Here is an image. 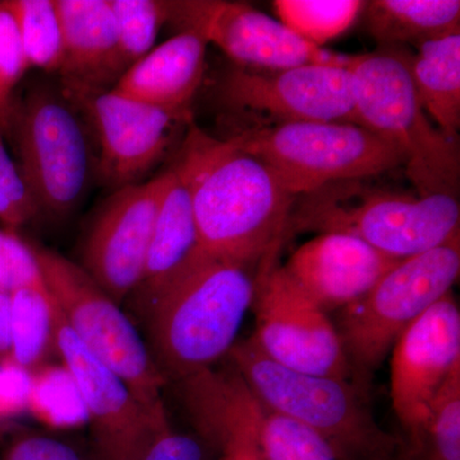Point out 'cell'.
<instances>
[{
  "label": "cell",
  "instance_id": "obj_1",
  "mask_svg": "<svg viewBox=\"0 0 460 460\" xmlns=\"http://www.w3.org/2000/svg\"><path fill=\"white\" fill-rule=\"evenodd\" d=\"M190 187L199 251L241 263L271 256L292 217L295 196L232 137L193 129L177 163Z\"/></svg>",
  "mask_w": 460,
  "mask_h": 460
},
{
  "label": "cell",
  "instance_id": "obj_2",
  "mask_svg": "<svg viewBox=\"0 0 460 460\" xmlns=\"http://www.w3.org/2000/svg\"><path fill=\"white\" fill-rule=\"evenodd\" d=\"M255 290L250 268L196 251L145 308L164 377L186 380L229 354Z\"/></svg>",
  "mask_w": 460,
  "mask_h": 460
},
{
  "label": "cell",
  "instance_id": "obj_3",
  "mask_svg": "<svg viewBox=\"0 0 460 460\" xmlns=\"http://www.w3.org/2000/svg\"><path fill=\"white\" fill-rule=\"evenodd\" d=\"M229 356L260 401L314 429L338 460H392L401 449V441L378 425L352 381L284 367L251 337L234 344Z\"/></svg>",
  "mask_w": 460,
  "mask_h": 460
},
{
  "label": "cell",
  "instance_id": "obj_4",
  "mask_svg": "<svg viewBox=\"0 0 460 460\" xmlns=\"http://www.w3.org/2000/svg\"><path fill=\"white\" fill-rule=\"evenodd\" d=\"M411 54L393 47L350 56L359 126L398 148L420 196L456 195L458 142L434 126L420 104L411 75Z\"/></svg>",
  "mask_w": 460,
  "mask_h": 460
},
{
  "label": "cell",
  "instance_id": "obj_5",
  "mask_svg": "<svg viewBox=\"0 0 460 460\" xmlns=\"http://www.w3.org/2000/svg\"><path fill=\"white\" fill-rule=\"evenodd\" d=\"M232 138L261 160L295 198L402 165L398 148L353 123H280Z\"/></svg>",
  "mask_w": 460,
  "mask_h": 460
},
{
  "label": "cell",
  "instance_id": "obj_6",
  "mask_svg": "<svg viewBox=\"0 0 460 460\" xmlns=\"http://www.w3.org/2000/svg\"><path fill=\"white\" fill-rule=\"evenodd\" d=\"M460 274L459 237L401 260L343 308L338 330L353 375L372 374L411 323L452 292Z\"/></svg>",
  "mask_w": 460,
  "mask_h": 460
},
{
  "label": "cell",
  "instance_id": "obj_7",
  "mask_svg": "<svg viewBox=\"0 0 460 460\" xmlns=\"http://www.w3.org/2000/svg\"><path fill=\"white\" fill-rule=\"evenodd\" d=\"M31 248L45 287L78 341L122 378L142 404L165 411L166 378L119 305L81 266L48 248Z\"/></svg>",
  "mask_w": 460,
  "mask_h": 460
},
{
  "label": "cell",
  "instance_id": "obj_8",
  "mask_svg": "<svg viewBox=\"0 0 460 460\" xmlns=\"http://www.w3.org/2000/svg\"><path fill=\"white\" fill-rule=\"evenodd\" d=\"M9 133L38 210L56 217L72 213L93 169L89 140L71 100L45 86L32 89L16 102Z\"/></svg>",
  "mask_w": 460,
  "mask_h": 460
},
{
  "label": "cell",
  "instance_id": "obj_9",
  "mask_svg": "<svg viewBox=\"0 0 460 460\" xmlns=\"http://www.w3.org/2000/svg\"><path fill=\"white\" fill-rule=\"evenodd\" d=\"M252 308L251 338L272 361L316 376L352 378L338 329L283 268L269 265L256 278Z\"/></svg>",
  "mask_w": 460,
  "mask_h": 460
},
{
  "label": "cell",
  "instance_id": "obj_10",
  "mask_svg": "<svg viewBox=\"0 0 460 460\" xmlns=\"http://www.w3.org/2000/svg\"><path fill=\"white\" fill-rule=\"evenodd\" d=\"M53 305L57 356L80 393L100 460H141L171 431L166 411L142 404L122 378L78 341L54 299Z\"/></svg>",
  "mask_w": 460,
  "mask_h": 460
},
{
  "label": "cell",
  "instance_id": "obj_11",
  "mask_svg": "<svg viewBox=\"0 0 460 460\" xmlns=\"http://www.w3.org/2000/svg\"><path fill=\"white\" fill-rule=\"evenodd\" d=\"M304 222L325 233L354 235L384 255L404 260L459 237L460 206L450 193L419 199L372 193L353 208L319 204Z\"/></svg>",
  "mask_w": 460,
  "mask_h": 460
},
{
  "label": "cell",
  "instance_id": "obj_12",
  "mask_svg": "<svg viewBox=\"0 0 460 460\" xmlns=\"http://www.w3.org/2000/svg\"><path fill=\"white\" fill-rule=\"evenodd\" d=\"M169 21L219 47L234 62L283 71L305 65H347L348 56L330 53L286 25L242 3L220 0L169 2Z\"/></svg>",
  "mask_w": 460,
  "mask_h": 460
},
{
  "label": "cell",
  "instance_id": "obj_13",
  "mask_svg": "<svg viewBox=\"0 0 460 460\" xmlns=\"http://www.w3.org/2000/svg\"><path fill=\"white\" fill-rule=\"evenodd\" d=\"M222 95L230 107L270 114L281 123L359 126L348 63L305 65L269 74L233 69L224 78Z\"/></svg>",
  "mask_w": 460,
  "mask_h": 460
},
{
  "label": "cell",
  "instance_id": "obj_14",
  "mask_svg": "<svg viewBox=\"0 0 460 460\" xmlns=\"http://www.w3.org/2000/svg\"><path fill=\"white\" fill-rule=\"evenodd\" d=\"M65 95L91 118L100 142L99 174L115 190L137 184L164 155L184 118L113 89L65 84Z\"/></svg>",
  "mask_w": 460,
  "mask_h": 460
},
{
  "label": "cell",
  "instance_id": "obj_15",
  "mask_svg": "<svg viewBox=\"0 0 460 460\" xmlns=\"http://www.w3.org/2000/svg\"><path fill=\"white\" fill-rule=\"evenodd\" d=\"M166 181L168 172L118 190L87 237L84 269L118 305L137 289L144 275Z\"/></svg>",
  "mask_w": 460,
  "mask_h": 460
},
{
  "label": "cell",
  "instance_id": "obj_16",
  "mask_svg": "<svg viewBox=\"0 0 460 460\" xmlns=\"http://www.w3.org/2000/svg\"><path fill=\"white\" fill-rule=\"evenodd\" d=\"M392 353L393 410L411 443L436 393L460 366V311L453 292L411 323Z\"/></svg>",
  "mask_w": 460,
  "mask_h": 460
},
{
  "label": "cell",
  "instance_id": "obj_17",
  "mask_svg": "<svg viewBox=\"0 0 460 460\" xmlns=\"http://www.w3.org/2000/svg\"><path fill=\"white\" fill-rule=\"evenodd\" d=\"M399 261L358 237L329 232L299 247L283 269L328 313L361 298Z\"/></svg>",
  "mask_w": 460,
  "mask_h": 460
},
{
  "label": "cell",
  "instance_id": "obj_18",
  "mask_svg": "<svg viewBox=\"0 0 460 460\" xmlns=\"http://www.w3.org/2000/svg\"><path fill=\"white\" fill-rule=\"evenodd\" d=\"M208 41L181 31L129 66L111 89L186 119L205 72Z\"/></svg>",
  "mask_w": 460,
  "mask_h": 460
},
{
  "label": "cell",
  "instance_id": "obj_19",
  "mask_svg": "<svg viewBox=\"0 0 460 460\" xmlns=\"http://www.w3.org/2000/svg\"><path fill=\"white\" fill-rule=\"evenodd\" d=\"M65 60V84L107 89L117 84L127 66L118 41L109 0H56Z\"/></svg>",
  "mask_w": 460,
  "mask_h": 460
},
{
  "label": "cell",
  "instance_id": "obj_20",
  "mask_svg": "<svg viewBox=\"0 0 460 460\" xmlns=\"http://www.w3.org/2000/svg\"><path fill=\"white\" fill-rule=\"evenodd\" d=\"M198 250V226L190 187L175 165L168 171V181L154 224L144 275L135 290L140 296L142 310L145 311L159 290Z\"/></svg>",
  "mask_w": 460,
  "mask_h": 460
},
{
  "label": "cell",
  "instance_id": "obj_21",
  "mask_svg": "<svg viewBox=\"0 0 460 460\" xmlns=\"http://www.w3.org/2000/svg\"><path fill=\"white\" fill-rule=\"evenodd\" d=\"M411 56V75L420 104L449 140L460 128V31L429 39Z\"/></svg>",
  "mask_w": 460,
  "mask_h": 460
},
{
  "label": "cell",
  "instance_id": "obj_22",
  "mask_svg": "<svg viewBox=\"0 0 460 460\" xmlns=\"http://www.w3.org/2000/svg\"><path fill=\"white\" fill-rule=\"evenodd\" d=\"M367 4L368 31L385 47L419 45L460 31L458 0H374Z\"/></svg>",
  "mask_w": 460,
  "mask_h": 460
},
{
  "label": "cell",
  "instance_id": "obj_23",
  "mask_svg": "<svg viewBox=\"0 0 460 460\" xmlns=\"http://www.w3.org/2000/svg\"><path fill=\"white\" fill-rule=\"evenodd\" d=\"M12 363L33 374L57 354L53 298L44 283L11 293Z\"/></svg>",
  "mask_w": 460,
  "mask_h": 460
},
{
  "label": "cell",
  "instance_id": "obj_24",
  "mask_svg": "<svg viewBox=\"0 0 460 460\" xmlns=\"http://www.w3.org/2000/svg\"><path fill=\"white\" fill-rule=\"evenodd\" d=\"M405 449L416 460H460V366L436 393L420 431Z\"/></svg>",
  "mask_w": 460,
  "mask_h": 460
},
{
  "label": "cell",
  "instance_id": "obj_25",
  "mask_svg": "<svg viewBox=\"0 0 460 460\" xmlns=\"http://www.w3.org/2000/svg\"><path fill=\"white\" fill-rule=\"evenodd\" d=\"M30 68L60 72L65 41L56 0H7Z\"/></svg>",
  "mask_w": 460,
  "mask_h": 460
},
{
  "label": "cell",
  "instance_id": "obj_26",
  "mask_svg": "<svg viewBox=\"0 0 460 460\" xmlns=\"http://www.w3.org/2000/svg\"><path fill=\"white\" fill-rule=\"evenodd\" d=\"M256 438L262 460H338L319 434L260 401Z\"/></svg>",
  "mask_w": 460,
  "mask_h": 460
},
{
  "label": "cell",
  "instance_id": "obj_27",
  "mask_svg": "<svg viewBox=\"0 0 460 460\" xmlns=\"http://www.w3.org/2000/svg\"><path fill=\"white\" fill-rule=\"evenodd\" d=\"M365 3L359 0H277L281 23L314 47L338 38L354 22Z\"/></svg>",
  "mask_w": 460,
  "mask_h": 460
},
{
  "label": "cell",
  "instance_id": "obj_28",
  "mask_svg": "<svg viewBox=\"0 0 460 460\" xmlns=\"http://www.w3.org/2000/svg\"><path fill=\"white\" fill-rule=\"evenodd\" d=\"M27 411L51 428H75L87 423L80 393L63 365L59 367L47 363L31 374Z\"/></svg>",
  "mask_w": 460,
  "mask_h": 460
},
{
  "label": "cell",
  "instance_id": "obj_29",
  "mask_svg": "<svg viewBox=\"0 0 460 460\" xmlns=\"http://www.w3.org/2000/svg\"><path fill=\"white\" fill-rule=\"evenodd\" d=\"M127 69L154 49L160 29L169 21V2L109 0Z\"/></svg>",
  "mask_w": 460,
  "mask_h": 460
},
{
  "label": "cell",
  "instance_id": "obj_30",
  "mask_svg": "<svg viewBox=\"0 0 460 460\" xmlns=\"http://www.w3.org/2000/svg\"><path fill=\"white\" fill-rule=\"evenodd\" d=\"M16 20L7 4L0 2V131H11L16 99L14 93L29 71Z\"/></svg>",
  "mask_w": 460,
  "mask_h": 460
},
{
  "label": "cell",
  "instance_id": "obj_31",
  "mask_svg": "<svg viewBox=\"0 0 460 460\" xmlns=\"http://www.w3.org/2000/svg\"><path fill=\"white\" fill-rule=\"evenodd\" d=\"M39 213L20 169L9 156L0 131V222L8 232L25 226Z\"/></svg>",
  "mask_w": 460,
  "mask_h": 460
},
{
  "label": "cell",
  "instance_id": "obj_32",
  "mask_svg": "<svg viewBox=\"0 0 460 460\" xmlns=\"http://www.w3.org/2000/svg\"><path fill=\"white\" fill-rule=\"evenodd\" d=\"M41 283L44 280L31 246L14 233L0 230V290L12 293Z\"/></svg>",
  "mask_w": 460,
  "mask_h": 460
},
{
  "label": "cell",
  "instance_id": "obj_33",
  "mask_svg": "<svg viewBox=\"0 0 460 460\" xmlns=\"http://www.w3.org/2000/svg\"><path fill=\"white\" fill-rule=\"evenodd\" d=\"M0 460H84L74 447L38 432H18L9 438Z\"/></svg>",
  "mask_w": 460,
  "mask_h": 460
},
{
  "label": "cell",
  "instance_id": "obj_34",
  "mask_svg": "<svg viewBox=\"0 0 460 460\" xmlns=\"http://www.w3.org/2000/svg\"><path fill=\"white\" fill-rule=\"evenodd\" d=\"M31 375L13 363L0 365V425L29 407Z\"/></svg>",
  "mask_w": 460,
  "mask_h": 460
},
{
  "label": "cell",
  "instance_id": "obj_35",
  "mask_svg": "<svg viewBox=\"0 0 460 460\" xmlns=\"http://www.w3.org/2000/svg\"><path fill=\"white\" fill-rule=\"evenodd\" d=\"M204 450L190 435L171 431L163 435L141 460H202Z\"/></svg>",
  "mask_w": 460,
  "mask_h": 460
},
{
  "label": "cell",
  "instance_id": "obj_36",
  "mask_svg": "<svg viewBox=\"0 0 460 460\" xmlns=\"http://www.w3.org/2000/svg\"><path fill=\"white\" fill-rule=\"evenodd\" d=\"M11 307V293L0 290V365L12 363Z\"/></svg>",
  "mask_w": 460,
  "mask_h": 460
},
{
  "label": "cell",
  "instance_id": "obj_37",
  "mask_svg": "<svg viewBox=\"0 0 460 460\" xmlns=\"http://www.w3.org/2000/svg\"><path fill=\"white\" fill-rule=\"evenodd\" d=\"M392 460H416L413 458V456H411L410 453H408V450L405 449L404 447H402L401 449H399V452L396 453V456Z\"/></svg>",
  "mask_w": 460,
  "mask_h": 460
}]
</instances>
